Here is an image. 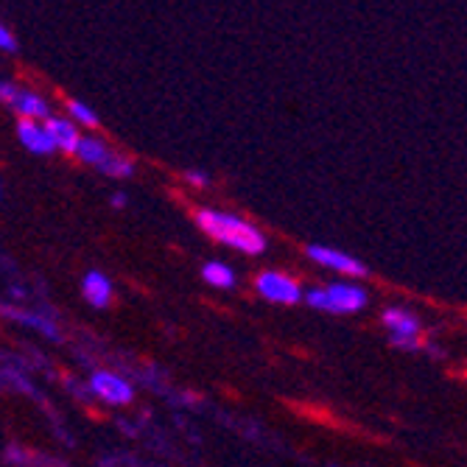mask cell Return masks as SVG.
I'll use <instances>...</instances> for the list:
<instances>
[{
	"label": "cell",
	"mask_w": 467,
	"mask_h": 467,
	"mask_svg": "<svg viewBox=\"0 0 467 467\" xmlns=\"http://www.w3.org/2000/svg\"><path fill=\"white\" fill-rule=\"evenodd\" d=\"M46 126H48V132H51V138H54L57 149L70 151V154H76V151H78L81 132L76 130V126H73L70 120H65V118H48V120H46Z\"/></svg>",
	"instance_id": "cell-9"
},
{
	"label": "cell",
	"mask_w": 467,
	"mask_h": 467,
	"mask_svg": "<svg viewBox=\"0 0 467 467\" xmlns=\"http://www.w3.org/2000/svg\"><path fill=\"white\" fill-rule=\"evenodd\" d=\"M308 258L317 261L319 266H327L333 272H342V275H350V277H364L367 275V266L350 254L338 252V249H330V246H308Z\"/></svg>",
	"instance_id": "cell-5"
},
{
	"label": "cell",
	"mask_w": 467,
	"mask_h": 467,
	"mask_svg": "<svg viewBox=\"0 0 467 467\" xmlns=\"http://www.w3.org/2000/svg\"><path fill=\"white\" fill-rule=\"evenodd\" d=\"M0 48H4L6 54H15V51H17V39H15V34L9 31V26L0 28Z\"/></svg>",
	"instance_id": "cell-17"
},
{
	"label": "cell",
	"mask_w": 467,
	"mask_h": 467,
	"mask_svg": "<svg viewBox=\"0 0 467 467\" xmlns=\"http://www.w3.org/2000/svg\"><path fill=\"white\" fill-rule=\"evenodd\" d=\"M17 140L31 151V154H39L46 157L57 149L48 126H39V120H28V118H20L17 120Z\"/></svg>",
	"instance_id": "cell-7"
},
{
	"label": "cell",
	"mask_w": 467,
	"mask_h": 467,
	"mask_svg": "<svg viewBox=\"0 0 467 467\" xmlns=\"http://www.w3.org/2000/svg\"><path fill=\"white\" fill-rule=\"evenodd\" d=\"M17 90H20V88H15L12 81H4V84H0V99H4L6 104H12L15 96H17Z\"/></svg>",
	"instance_id": "cell-18"
},
{
	"label": "cell",
	"mask_w": 467,
	"mask_h": 467,
	"mask_svg": "<svg viewBox=\"0 0 467 467\" xmlns=\"http://www.w3.org/2000/svg\"><path fill=\"white\" fill-rule=\"evenodd\" d=\"M81 294L93 308H107L112 300V283L101 272H88L81 280Z\"/></svg>",
	"instance_id": "cell-8"
},
{
	"label": "cell",
	"mask_w": 467,
	"mask_h": 467,
	"mask_svg": "<svg viewBox=\"0 0 467 467\" xmlns=\"http://www.w3.org/2000/svg\"><path fill=\"white\" fill-rule=\"evenodd\" d=\"M185 177H188V182H193V185H199V188L207 185V174H202V171H188Z\"/></svg>",
	"instance_id": "cell-19"
},
{
	"label": "cell",
	"mask_w": 467,
	"mask_h": 467,
	"mask_svg": "<svg viewBox=\"0 0 467 467\" xmlns=\"http://www.w3.org/2000/svg\"><path fill=\"white\" fill-rule=\"evenodd\" d=\"M6 462H9V464H20V467H34V464H42V462H48V459L34 456V453H26V451H20L17 445H12V448L6 451Z\"/></svg>",
	"instance_id": "cell-16"
},
{
	"label": "cell",
	"mask_w": 467,
	"mask_h": 467,
	"mask_svg": "<svg viewBox=\"0 0 467 467\" xmlns=\"http://www.w3.org/2000/svg\"><path fill=\"white\" fill-rule=\"evenodd\" d=\"M196 222L210 238H216V241H222V244H227V246H233L238 252L261 254L266 249V238L238 216L219 213V210H199Z\"/></svg>",
	"instance_id": "cell-1"
},
{
	"label": "cell",
	"mask_w": 467,
	"mask_h": 467,
	"mask_svg": "<svg viewBox=\"0 0 467 467\" xmlns=\"http://www.w3.org/2000/svg\"><path fill=\"white\" fill-rule=\"evenodd\" d=\"M67 109H70V115L78 120V123H84V126H90V130H96L99 126V118H96V112L84 104V101H76V99H70L67 101Z\"/></svg>",
	"instance_id": "cell-15"
},
{
	"label": "cell",
	"mask_w": 467,
	"mask_h": 467,
	"mask_svg": "<svg viewBox=\"0 0 467 467\" xmlns=\"http://www.w3.org/2000/svg\"><path fill=\"white\" fill-rule=\"evenodd\" d=\"M202 277L210 283V285H216V288H233L235 285V275L230 266L219 264V261H210L202 266Z\"/></svg>",
	"instance_id": "cell-13"
},
{
	"label": "cell",
	"mask_w": 467,
	"mask_h": 467,
	"mask_svg": "<svg viewBox=\"0 0 467 467\" xmlns=\"http://www.w3.org/2000/svg\"><path fill=\"white\" fill-rule=\"evenodd\" d=\"M20 118H28V120H39V118H51L48 115V101L42 99V96H36V93H31V90H17V96H15V101L9 104Z\"/></svg>",
	"instance_id": "cell-10"
},
{
	"label": "cell",
	"mask_w": 467,
	"mask_h": 467,
	"mask_svg": "<svg viewBox=\"0 0 467 467\" xmlns=\"http://www.w3.org/2000/svg\"><path fill=\"white\" fill-rule=\"evenodd\" d=\"M384 325L392 333V345L400 350H420V319L403 308H387Z\"/></svg>",
	"instance_id": "cell-3"
},
{
	"label": "cell",
	"mask_w": 467,
	"mask_h": 467,
	"mask_svg": "<svg viewBox=\"0 0 467 467\" xmlns=\"http://www.w3.org/2000/svg\"><path fill=\"white\" fill-rule=\"evenodd\" d=\"M112 204H115V207H123V204H126V196H123V193H115Z\"/></svg>",
	"instance_id": "cell-20"
},
{
	"label": "cell",
	"mask_w": 467,
	"mask_h": 467,
	"mask_svg": "<svg viewBox=\"0 0 467 467\" xmlns=\"http://www.w3.org/2000/svg\"><path fill=\"white\" fill-rule=\"evenodd\" d=\"M115 151H109L99 138H81V143H78V151H76V157L81 160V162H88V165H96L99 171L107 165V160L112 157Z\"/></svg>",
	"instance_id": "cell-11"
},
{
	"label": "cell",
	"mask_w": 467,
	"mask_h": 467,
	"mask_svg": "<svg viewBox=\"0 0 467 467\" xmlns=\"http://www.w3.org/2000/svg\"><path fill=\"white\" fill-rule=\"evenodd\" d=\"M6 317H9V319H17V322L26 325V327H34V330H39V333H46V336L57 338V325H54L51 319H46L42 314H28V311L6 308Z\"/></svg>",
	"instance_id": "cell-12"
},
{
	"label": "cell",
	"mask_w": 467,
	"mask_h": 467,
	"mask_svg": "<svg viewBox=\"0 0 467 467\" xmlns=\"http://www.w3.org/2000/svg\"><path fill=\"white\" fill-rule=\"evenodd\" d=\"M101 171H104L107 177H132V174H135V162H132V160H126V157H120V154H112V157L107 160V165L101 168Z\"/></svg>",
	"instance_id": "cell-14"
},
{
	"label": "cell",
	"mask_w": 467,
	"mask_h": 467,
	"mask_svg": "<svg viewBox=\"0 0 467 467\" xmlns=\"http://www.w3.org/2000/svg\"><path fill=\"white\" fill-rule=\"evenodd\" d=\"M90 389L107 400V403H115V406H123V403H130L135 398V389L126 384L123 378L112 375V372H93L90 378Z\"/></svg>",
	"instance_id": "cell-6"
},
{
	"label": "cell",
	"mask_w": 467,
	"mask_h": 467,
	"mask_svg": "<svg viewBox=\"0 0 467 467\" xmlns=\"http://www.w3.org/2000/svg\"><path fill=\"white\" fill-rule=\"evenodd\" d=\"M254 285H258V291L266 296V300H272V303H283V306H294V303L303 296L300 285H296L291 277L280 275V272H264V275H258V280H254Z\"/></svg>",
	"instance_id": "cell-4"
},
{
	"label": "cell",
	"mask_w": 467,
	"mask_h": 467,
	"mask_svg": "<svg viewBox=\"0 0 467 467\" xmlns=\"http://www.w3.org/2000/svg\"><path fill=\"white\" fill-rule=\"evenodd\" d=\"M308 306H314L317 311H330V314H356L367 306V291L350 283H333V285L308 291Z\"/></svg>",
	"instance_id": "cell-2"
}]
</instances>
